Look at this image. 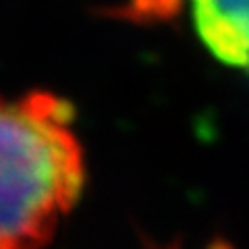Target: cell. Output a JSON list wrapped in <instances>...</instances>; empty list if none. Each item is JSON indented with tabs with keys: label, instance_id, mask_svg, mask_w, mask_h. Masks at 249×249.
Here are the masks:
<instances>
[{
	"label": "cell",
	"instance_id": "cell-2",
	"mask_svg": "<svg viewBox=\"0 0 249 249\" xmlns=\"http://www.w3.org/2000/svg\"><path fill=\"white\" fill-rule=\"evenodd\" d=\"M201 44L227 67L249 73V0H189Z\"/></svg>",
	"mask_w": 249,
	"mask_h": 249
},
{
	"label": "cell",
	"instance_id": "cell-3",
	"mask_svg": "<svg viewBox=\"0 0 249 249\" xmlns=\"http://www.w3.org/2000/svg\"><path fill=\"white\" fill-rule=\"evenodd\" d=\"M168 249H173V247H168Z\"/></svg>",
	"mask_w": 249,
	"mask_h": 249
},
{
	"label": "cell",
	"instance_id": "cell-1",
	"mask_svg": "<svg viewBox=\"0 0 249 249\" xmlns=\"http://www.w3.org/2000/svg\"><path fill=\"white\" fill-rule=\"evenodd\" d=\"M73 108L48 91L0 98V249H44L79 199Z\"/></svg>",
	"mask_w": 249,
	"mask_h": 249
}]
</instances>
